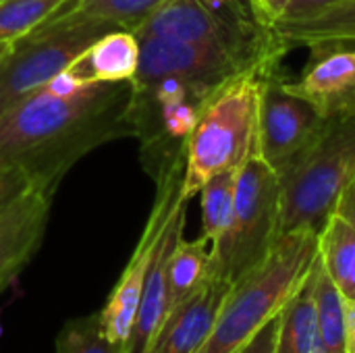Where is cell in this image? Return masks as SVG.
<instances>
[{
    "instance_id": "6da1fadb",
    "label": "cell",
    "mask_w": 355,
    "mask_h": 353,
    "mask_svg": "<svg viewBox=\"0 0 355 353\" xmlns=\"http://www.w3.org/2000/svg\"><path fill=\"white\" fill-rule=\"evenodd\" d=\"M135 83L85 85L71 96L46 85L0 114V164H15L48 189L94 148L133 135Z\"/></svg>"
},
{
    "instance_id": "7a4b0ae2",
    "label": "cell",
    "mask_w": 355,
    "mask_h": 353,
    "mask_svg": "<svg viewBox=\"0 0 355 353\" xmlns=\"http://www.w3.org/2000/svg\"><path fill=\"white\" fill-rule=\"evenodd\" d=\"M283 56H268L220 83L202 104L185 146L181 193L191 200L208 179L243 166L258 154L260 104L270 73Z\"/></svg>"
},
{
    "instance_id": "3957f363",
    "label": "cell",
    "mask_w": 355,
    "mask_h": 353,
    "mask_svg": "<svg viewBox=\"0 0 355 353\" xmlns=\"http://www.w3.org/2000/svg\"><path fill=\"white\" fill-rule=\"evenodd\" d=\"M318 258V231L295 229L277 239L268 256L233 285L216 325L198 353H235L306 283Z\"/></svg>"
},
{
    "instance_id": "277c9868",
    "label": "cell",
    "mask_w": 355,
    "mask_h": 353,
    "mask_svg": "<svg viewBox=\"0 0 355 353\" xmlns=\"http://www.w3.org/2000/svg\"><path fill=\"white\" fill-rule=\"evenodd\" d=\"M354 171L355 112H352L329 119L314 146L281 179V235L295 229L320 231Z\"/></svg>"
},
{
    "instance_id": "5b68a950",
    "label": "cell",
    "mask_w": 355,
    "mask_h": 353,
    "mask_svg": "<svg viewBox=\"0 0 355 353\" xmlns=\"http://www.w3.org/2000/svg\"><path fill=\"white\" fill-rule=\"evenodd\" d=\"M114 29L121 27L71 12L62 4L33 31L15 40L0 62V114L67 71L98 37Z\"/></svg>"
},
{
    "instance_id": "8992f818",
    "label": "cell",
    "mask_w": 355,
    "mask_h": 353,
    "mask_svg": "<svg viewBox=\"0 0 355 353\" xmlns=\"http://www.w3.org/2000/svg\"><path fill=\"white\" fill-rule=\"evenodd\" d=\"M281 177L260 154H254L239 169L229 231L212 248L214 275L235 283L268 256L281 237Z\"/></svg>"
},
{
    "instance_id": "52a82bcc",
    "label": "cell",
    "mask_w": 355,
    "mask_h": 353,
    "mask_svg": "<svg viewBox=\"0 0 355 353\" xmlns=\"http://www.w3.org/2000/svg\"><path fill=\"white\" fill-rule=\"evenodd\" d=\"M183 173H185V156H177L175 160H171L166 166H162L156 173L158 191H156V200H154L152 212L148 216V223L144 227V233H141L125 270L121 273L112 293L108 295L104 308L98 312L104 335L112 343L123 345L125 352H127V343L131 339V333H133V327L137 320L144 283H146V275H148V268H150V262L154 256L156 241H158L166 221L171 218L173 210L177 208V204L183 198V193H181Z\"/></svg>"
},
{
    "instance_id": "ba28073f",
    "label": "cell",
    "mask_w": 355,
    "mask_h": 353,
    "mask_svg": "<svg viewBox=\"0 0 355 353\" xmlns=\"http://www.w3.org/2000/svg\"><path fill=\"white\" fill-rule=\"evenodd\" d=\"M287 75L283 62L270 73L262 94L258 127V154L281 179L314 146L327 123L310 102L287 92Z\"/></svg>"
},
{
    "instance_id": "9c48e42d",
    "label": "cell",
    "mask_w": 355,
    "mask_h": 353,
    "mask_svg": "<svg viewBox=\"0 0 355 353\" xmlns=\"http://www.w3.org/2000/svg\"><path fill=\"white\" fill-rule=\"evenodd\" d=\"M260 60L264 58H252L248 54L220 46L168 37H141L139 64L133 83L148 85L162 77H179L214 92L220 83Z\"/></svg>"
},
{
    "instance_id": "30bf717a",
    "label": "cell",
    "mask_w": 355,
    "mask_h": 353,
    "mask_svg": "<svg viewBox=\"0 0 355 353\" xmlns=\"http://www.w3.org/2000/svg\"><path fill=\"white\" fill-rule=\"evenodd\" d=\"M308 50L300 77L287 75V92L310 102L327 121L355 112V37L320 40Z\"/></svg>"
},
{
    "instance_id": "8fae6325",
    "label": "cell",
    "mask_w": 355,
    "mask_h": 353,
    "mask_svg": "<svg viewBox=\"0 0 355 353\" xmlns=\"http://www.w3.org/2000/svg\"><path fill=\"white\" fill-rule=\"evenodd\" d=\"M54 189L33 183L0 214V291L35 256L50 218Z\"/></svg>"
},
{
    "instance_id": "7c38bea8",
    "label": "cell",
    "mask_w": 355,
    "mask_h": 353,
    "mask_svg": "<svg viewBox=\"0 0 355 353\" xmlns=\"http://www.w3.org/2000/svg\"><path fill=\"white\" fill-rule=\"evenodd\" d=\"M231 281L212 275L193 295L173 308L144 353H198L210 337Z\"/></svg>"
},
{
    "instance_id": "4fadbf2b",
    "label": "cell",
    "mask_w": 355,
    "mask_h": 353,
    "mask_svg": "<svg viewBox=\"0 0 355 353\" xmlns=\"http://www.w3.org/2000/svg\"><path fill=\"white\" fill-rule=\"evenodd\" d=\"M187 204H189V200L181 198V202L173 210L171 218L166 221V225H164V229L156 241L154 256H152V262H150V268L146 275V283H144L137 320H135L131 339L127 343V353L146 352L148 343L152 341V337L156 335V331L160 329V325L166 316V302H168L166 266H168L171 252L175 250L179 239L183 237L185 218H187Z\"/></svg>"
},
{
    "instance_id": "5bb4252c",
    "label": "cell",
    "mask_w": 355,
    "mask_h": 353,
    "mask_svg": "<svg viewBox=\"0 0 355 353\" xmlns=\"http://www.w3.org/2000/svg\"><path fill=\"white\" fill-rule=\"evenodd\" d=\"M139 64V40L133 31L114 29L98 37L85 52H81L67 69L79 83H108L129 81L135 77Z\"/></svg>"
},
{
    "instance_id": "9a60e30c",
    "label": "cell",
    "mask_w": 355,
    "mask_h": 353,
    "mask_svg": "<svg viewBox=\"0 0 355 353\" xmlns=\"http://www.w3.org/2000/svg\"><path fill=\"white\" fill-rule=\"evenodd\" d=\"M314 268V266H312ZM277 353H327L312 293V270L279 314Z\"/></svg>"
},
{
    "instance_id": "2e32d148",
    "label": "cell",
    "mask_w": 355,
    "mask_h": 353,
    "mask_svg": "<svg viewBox=\"0 0 355 353\" xmlns=\"http://www.w3.org/2000/svg\"><path fill=\"white\" fill-rule=\"evenodd\" d=\"M212 270V248L206 237L185 241L183 237L175 246L166 266V314L193 295L210 277Z\"/></svg>"
},
{
    "instance_id": "e0dca14e",
    "label": "cell",
    "mask_w": 355,
    "mask_h": 353,
    "mask_svg": "<svg viewBox=\"0 0 355 353\" xmlns=\"http://www.w3.org/2000/svg\"><path fill=\"white\" fill-rule=\"evenodd\" d=\"M318 258L345 302L355 300V229L331 214L318 231Z\"/></svg>"
},
{
    "instance_id": "ac0fdd59",
    "label": "cell",
    "mask_w": 355,
    "mask_h": 353,
    "mask_svg": "<svg viewBox=\"0 0 355 353\" xmlns=\"http://www.w3.org/2000/svg\"><path fill=\"white\" fill-rule=\"evenodd\" d=\"M270 29L287 52L300 46H310L320 40L355 37V0L343 2L337 8L322 12L310 21L279 23Z\"/></svg>"
},
{
    "instance_id": "d6986e66",
    "label": "cell",
    "mask_w": 355,
    "mask_h": 353,
    "mask_svg": "<svg viewBox=\"0 0 355 353\" xmlns=\"http://www.w3.org/2000/svg\"><path fill=\"white\" fill-rule=\"evenodd\" d=\"M241 169V166H239ZM239 169H231L214 175L200 189L202 193V237L216 248L229 231L235 210V189Z\"/></svg>"
},
{
    "instance_id": "ffe728a7",
    "label": "cell",
    "mask_w": 355,
    "mask_h": 353,
    "mask_svg": "<svg viewBox=\"0 0 355 353\" xmlns=\"http://www.w3.org/2000/svg\"><path fill=\"white\" fill-rule=\"evenodd\" d=\"M312 293L316 304L318 329L327 353H345V300L316 258L312 268Z\"/></svg>"
},
{
    "instance_id": "44dd1931",
    "label": "cell",
    "mask_w": 355,
    "mask_h": 353,
    "mask_svg": "<svg viewBox=\"0 0 355 353\" xmlns=\"http://www.w3.org/2000/svg\"><path fill=\"white\" fill-rule=\"evenodd\" d=\"M164 0H69L67 10L135 31Z\"/></svg>"
},
{
    "instance_id": "7402d4cb",
    "label": "cell",
    "mask_w": 355,
    "mask_h": 353,
    "mask_svg": "<svg viewBox=\"0 0 355 353\" xmlns=\"http://www.w3.org/2000/svg\"><path fill=\"white\" fill-rule=\"evenodd\" d=\"M69 0H2L0 2V42H15Z\"/></svg>"
},
{
    "instance_id": "603a6c76",
    "label": "cell",
    "mask_w": 355,
    "mask_h": 353,
    "mask_svg": "<svg viewBox=\"0 0 355 353\" xmlns=\"http://www.w3.org/2000/svg\"><path fill=\"white\" fill-rule=\"evenodd\" d=\"M56 353H127L123 345L112 343L100 325V316L73 318L62 325L56 337Z\"/></svg>"
},
{
    "instance_id": "cb8c5ba5",
    "label": "cell",
    "mask_w": 355,
    "mask_h": 353,
    "mask_svg": "<svg viewBox=\"0 0 355 353\" xmlns=\"http://www.w3.org/2000/svg\"><path fill=\"white\" fill-rule=\"evenodd\" d=\"M33 181L27 177V173L15 164H0V214L15 202L19 200Z\"/></svg>"
},
{
    "instance_id": "d4e9b609",
    "label": "cell",
    "mask_w": 355,
    "mask_h": 353,
    "mask_svg": "<svg viewBox=\"0 0 355 353\" xmlns=\"http://www.w3.org/2000/svg\"><path fill=\"white\" fill-rule=\"evenodd\" d=\"M343 2H349V0H289V4L285 6L281 17L275 21V25L310 21V19H314V17H318L322 12H329L333 8H337Z\"/></svg>"
},
{
    "instance_id": "484cf974",
    "label": "cell",
    "mask_w": 355,
    "mask_h": 353,
    "mask_svg": "<svg viewBox=\"0 0 355 353\" xmlns=\"http://www.w3.org/2000/svg\"><path fill=\"white\" fill-rule=\"evenodd\" d=\"M277 331H279V316L264 325L241 350L235 353H277Z\"/></svg>"
},
{
    "instance_id": "4316f807",
    "label": "cell",
    "mask_w": 355,
    "mask_h": 353,
    "mask_svg": "<svg viewBox=\"0 0 355 353\" xmlns=\"http://www.w3.org/2000/svg\"><path fill=\"white\" fill-rule=\"evenodd\" d=\"M331 214H337L339 218H343L349 227L355 229V171L341 187Z\"/></svg>"
},
{
    "instance_id": "83f0119b",
    "label": "cell",
    "mask_w": 355,
    "mask_h": 353,
    "mask_svg": "<svg viewBox=\"0 0 355 353\" xmlns=\"http://www.w3.org/2000/svg\"><path fill=\"white\" fill-rule=\"evenodd\" d=\"M287 4H289V0H250V8H252L254 17L264 27H272Z\"/></svg>"
},
{
    "instance_id": "f1b7e54d",
    "label": "cell",
    "mask_w": 355,
    "mask_h": 353,
    "mask_svg": "<svg viewBox=\"0 0 355 353\" xmlns=\"http://www.w3.org/2000/svg\"><path fill=\"white\" fill-rule=\"evenodd\" d=\"M345 353H355V300L345 302Z\"/></svg>"
},
{
    "instance_id": "f546056e",
    "label": "cell",
    "mask_w": 355,
    "mask_h": 353,
    "mask_svg": "<svg viewBox=\"0 0 355 353\" xmlns=\"http://www.w3.org/2000/svg\"><path fill=\"white\" fill-rule=\"evenodd\" d=\"M10 46H12V42H0V62H2V58L10 52Z\"/></svg>"
},
{
    "instance_id": "4dcf8cb0",
    "label": "cell",
    "mask_w": 355,
    "mask_h": 353,
    "mask_svg": "<svg viewBox=\"0 0 355 353\" xmlns=\"http://www.w3.org/2000/svg\"><path fill=\"white\" fill-rule=\"evenodd\" d=\"M0 335H2V327H0Z\"/></svg>"
},
{
    "instance_id": "1f68e13d",
    "label": "cell",
    "mask_w": 355,
    "mask_h": 353,
    "mask_svg": "<svg viewBox=\"0 0 355 353\" xmlns=\"http://www.w3.org/2000/svg\"><path fill=\"white\" fill-rule=\"evenodd\" d=\"M0 2H2V0H0Z\"/></svg>"
}]
</instances>
